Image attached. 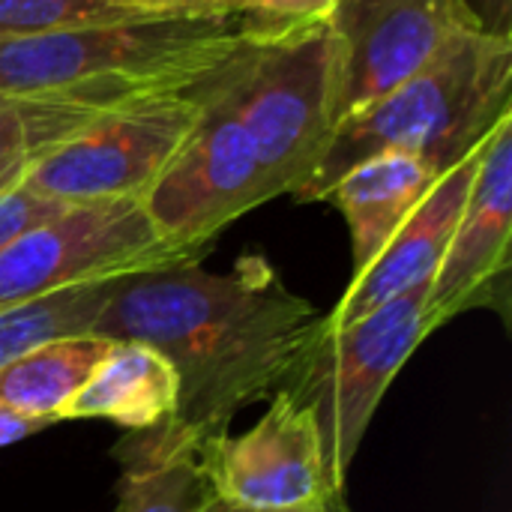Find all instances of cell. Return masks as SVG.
I'll return each mask as SVG.
<instances>
[{
    "label": "cell",
    "mask_w": 512,
    "mask_h": 512,
    "mask_svg": "<svg viewBox=\"0 0 512 512\" xmlns=\"http://www.w3.org/2000/svg\"><path fill=\"white\" fill-rule=\"evenodd\" d=\"M324 318L258 252L240 255L228 273H207L198 261L120 279L90 333L156 348L177 372V405L114 456L123 468L195 456L243 408L288 384Z\"/></svg>",
    "instance_id": "obj_1"
},
{
    "label": "cell",
    "mask_w": 512,
    "mask_h": 512,
    "mask_svg": "<svg viewBox=\"0 0 512 512\" xmlns=\"http://www.w3.org/2000/svg\"><path fill=\"white\" fill-rule=\"evenodd\" d=\"M291 21L255 9L141 15L45 36L0 39V99L63 96L120 105L192 90Z\"/></svg>",
    "instance_id": "obj_2"
},
{
    "label": "cell",
    "mask_w": 512,
    "mask_h": 512,
    "mask_svg": "<svg viewBox=\"0 0 512 512\" xmlns=\"http://www.w3.org/2000/svg\"><path fill=\"white\" fill-rule=\"evenodd\" d=\"M507 114H512V39L468 30L420 72L348 114L294 198L303 204L324 201L351 165L375 153H408L444 174L477 150Z\"/></svg>",
    "instance_id": "obj_3"
},
{
    "label": "cell",
    "mask_w": 512,
    "mask_h": 512,
    "mask_svg": "<svg viewBox=\"0 0 512 512\" xmlns=\"http://www.w3.org/2000/svg\"><path fill=\"white\" fill-rule=\"evenodd\" d=\"M210 87L249 132L273 198L294 195L315 174L336 129L327 15L279 27L216 72Z\"/></svg>",
    "instance_id": "obj_4"
},
{
    "label": "cell",
    "mask_w": 512,
    "mask_h": 512,
    "mask_svg": "<svg viewBox=\"0 0 512 512\" xmlns=\"http://www.w3.org/2000/svg\"><path fill=\"white\" fill-rule=\"evenodd\" d=\"M429 285L342 327H330L324 318L315 342L282 387L312 414L330 474L342 492L348 489L354 456L384 393L411 354L432 336L426 315Z\"/></svg>",
    "instance_id": "obj_5"
},
{
    "label": "cell",
    "mask_w": 512,
    "mask_h": 512,
    "mask_svg": "<svg viewBox=\"0 0 512 512\" xmlns=\"http://www.w3.org/2000/svg\"><path fill=\"white\" fill-rule=\"evenodd\" d=\"M204 255L168 243L135 198L72 204L0 249V309L84 282L198 264Z\"/></svg>",
    "instance_id": "obj_6"
},
{
    "label": "cell",
    "mask_w": 512,
    "mask_h": 512,
    "mask_svg": "<svg viewBox=\"0 0 512 512\" xmlns=\"http://www.w3.org/2000/svg\"><path fill=\"white\" fill-rule=\"evenodd\" d=\"M204 84L138 96L108 108L24 177L30 189L63 204L141 201L204 114Z\"/></svg>",
    "instance_id": "obj_7"
},
{
    "label": "cell",
    "mask_w": 512,
    "mask_h": 512,
    "mask_svg": "<svg viewBox=\"0 0 512 512\" xmlns=\"http://www.w3.org/2000/svg\"><path fill=\"white\" fill-rule=\"evenodd\" d=\"M195 462L213 498L237 510L351 512L312 414L288 390L270 396V408L249 432L207 438Z\"/></svg>",
    "instance_id": "obj_8"
},
{
    "label": "cell",
    "mask_w": 512,
    "mask_h": 512,
    "mask_svg": "<svg viewBox=\"0 0 512 512\" xmlns=\"http://www.w3.org/2000/svg\"><path fill=\"white\" fill-rule=\"evenodd\" d=\"M204 81V114L141 198L153 228L174 246L210 252L249 210L273 201L249 132Z\"/></svg>",
    "instance_id": "obj_9"
},
{
    "label": "cell",
    "mask_w": 512,
    "mask_h": 512,
    "mask_svg": "<svg viewBox=\"0 0 512 512\" xmlns=\"http://www.w3.org/2000/svg\"><path fill=\"white\" fill-rule=\"evenodd\" d=\"M336 126L435 60L456 36L483 30L468 0H336Z\"/></svg>",
    "instance_id": "obj_10"
},
{
    "label": "cell",
    "mask_w": 512,
    "mask_h": 512,
    "mask_svg": "<svg viewBox=\"0 0 512 512\" xmlns=\"http://www.w3.org/2000/svg\"><path fill=\"white\" fill-rule=\"evenodd\" d=\"M512 114L483 141L450 246L432 276L426 315L432 333L471 309L510 312L512 270Z\"/></svg>",
    "instance_id": "obj_11"
},
{
    "label": "cell",
    "mask_w": 512,
    "mask_h": 512,
    "mask_svg": "<svg viewBox=\"0 0 512 512\" xmlns=\"http://www.w3.org/2000/svg\"><path fill=\"white\" fill-rule=\"evenodd\" d=\"M480 156H483V144L432 183V189L396 228L387 246L375 255V261L363 267L360 273H354L339 303L327 312L330 327L351 324L369 315L372 309L432 282L450 246L453 228L462 216Z\"/></svg>",
    "instance_id": "obj_12"
},
{
    "label": "cell",
    "mask_w": 512,
    "mask_h": 512,
    "mask_svg": "<svg viewBox=\"0 0 512 512\" xmlns=\"http://www.w3.org/2000/svg\"><path fill=\"white\" fill-rule=\"evenodd\" d=\"M177 405L174 366L144 342L111 339L108 354L99 360L84 387L60 411L63 420H108L129 435L162 426Z\"/></svg>",
    "instance_id": "obj_13"
},
{
    "label": "cell",
    "mask_w": 512,
    "mask_h": 512,
    "mask_svg": "<svg viewBox=\"0 0 512 512\" xmlns=\"http://www.w3.org/2000/svg\"><path fill=\"white\" fill-rule=\"evenodd\" d=\"M438 177L408 153H375L351 165L330 186L324 201L336 204L348 222L354 273L375 261Z\"/></svg>",
    "instance_id": "obj_14"
},
{
    "label": "cell",
    "mask_w": 512,
    "mask_h": 512,
    "mask_svg": "<svg viewBox=\"0 0 512 512\" xmlns=\"http://www.w3.org/2000/svg\"><path fill=\"white\" fill-rule=\"evenodd\" d=\"M111 339L84 333L42 342L0 369V405L27 417L60 423V411L84 387Z\"/></svg>",
    "instance_id": "obj_15"
},
{
    "label": "cell",
    "mask_w": 512,
    "mask_h": 512,
    "mask_svg": "<svg viewBox=\"0 0 512 512\" xmlns=\"http://www.w3.org/2000/svg\"><path fill=\"white\" fill-rule=\"evenodd\" d=\"M108 108L114 105H93L63 96L0 99V192L18 186L45 153L60 147L69 135Z\"/></svg>",
    "instance_id": "obj_16"
},
{
    "label": "cell",
    "mask_w": 512,
    "mask_h": 512,
    "mask_svg": "<svg viewBox=\"0 0 512 512\" xmlns=\"http://www.w3.org/2000/svg\"><path fill=\"white\" fill-rule=\"evenodd\" d=\"M117 282L120 279L84 282L0 309V369L42 342L90 333L99 312L111 300Z\"/></svg>",
    "instance_id": "obj_17"
},
{
    "label": "cell",
    "mask_w": 512,
    "mask_h": 512,
    "mask_svg": "<svg viewBox=\"0 0 512 512\" xmlns=\"http://www.w3.org/2000/svg\"><path fill=\"white\" fill-rule=\"evenodd\" d=\"M213 492L192 453L171 456L159 465L123 468L114 512H201Z\"/></svg>",
    "instance_id": "obj_18"
},
{
    "label": "cell",
    "mask_w": 512,
    "mask_h": 512,
    "mask_svg": "<svg viewBox=\"0 0 512 512\" xmlns=\"http://www.w3.org/2000/svg\"><path fill=\"white\" fill-rule=\"evenodd\" d=\"M123 18L141 15H132L111 0H0V39L45 36Z\"/></svg>",
    "instance_id": "obj_19"
},
{
    "label": "cell",
    "mask_w": 512,
    "mask_h": 512,
    "mask_svg": "<svg viewBox=\"0 0 512 512\" xmlns=\"http://www.w3.org/2000/svg\"><path fill=\"white\" fill-rule=\"evenodd\" d=\"M66 207L63 201H54L48 195H39L36 189H30L24 180L6 192H0V249L9 246L15 237H21L24 231L60 216Z\"/></svg>",
    "instance_id": "obj_20"
},
{
    "label": "cell",
    "mask_w": 512,
    "mask_h": 512,
    "mask_svg": "<svg viewBox=\"0 0 512 512\" xmlns=\"http://www.w3.org/2000/svg\"><path fill=\"white\" fill-rule=\"evenodd\" d=\"M114 6L132 12V15H216V12H231L243 9L240 0H111Z\"/></svg>",
    "instance_id": "obj_21"
},
{
    "label": "cell",
    "mask_w": 512,
    "mask_h": 512,
    "mask_svg": "<svg viewBox=\"0 0 512 512\" xmlns=\"http://www.w3.org/2000/svg\"><path fill=\"white\" fill-rule=\"evenodd\" d=\"M240 3H243V9H255V12L270 15V18L309 21V18L327 15L336 0H240Z\"/></svg>",
    "instance_id": "obj_22"
},
{
    "label": "cell",
    "mask_w": 512,
    "mask_h": 512,
    "mask_svg": "<svg viewBox=\"0 0 512 512\" xmlns=\"http://www.w3.org/2000/svg\"><path fill=\"white\" fill-rule=\"evenodd\" d=\"M54 426L51 420H42V417H27V414H18L12 408H3L0 405V450L9 447V444H18L42 429Z\"/></svg>",
    "instance_id": "obj_23"
},
{
    "label": "cell",
    "mask_w": 512,
    "mask_h": 512,
    "mask_svg": "<svg viewBox=\"0 0 512 512\" xmlns=\"http://www.w3.org/2000/svg\"><path fill=\"white\" fill-rule=\"evenodd\" d=\"M474 15L480 18L483 30L495 33V36H504V39H512L510 33V0H468Z\"/></svg>",
    "instance_id": "obj_24"
},
{
    "label": "cell",
    "mask_w": 512,
    "mask_h": 512,
    "mask_svg": "<svg viewBox=\"0 0 512 512\" xmlns=\"http://www.w3.org/2000/svg\"><path fill=\"white\" fill-rule=\"evenodd\" d=\"M201 512H246V510L228 507V504H222V501H216V498H213V501H210V504H207V507H204V510H201Z\"/></svg>",
    "instance_id": "obj_25"
}]
</instances>
